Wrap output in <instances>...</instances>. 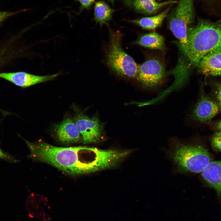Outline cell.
I'll list each match as a JSON object with an SVG mask.
<instances>
[{
    "label": "cell",
    "instance_id": "15",
    "mask_svg": "<svg viewBox=\"0 0 221 221\" xmlns=\"http://www.w3.org/2000/svg\"><path fill=\"white\" fill-rule=\"evenodd\" d=\"M135 44L149 48L164 51L165 49L164 37L156 32L145 34L135 42Z\"/></svg>",
    "mask_w": 221,
    "mask_h": 221
},
{
    "label": "cell",
    "instance_id": "2",
    "mask_svg": "<svg viewBox=\"0 0 221 221\" xmlns=\"http://www.w3.org/2000/svg\"><path fill=\"white\" fill-rule=\"evenodd\" d=\"M187 57L190 65L197 67L201 60L213 52L221 50V20L212 22L199 19L187 31Z\"/></svg>",
    "mask_w": 221,
    "mask_h": 221
},
{
    "label": "cell",
    "instance_id": "20",
    "mask_svg": "<svg viewBox=\"0 0 221 221\" xmlns=\"http://www.w3.org/2000/svg\"><path fill=\"white\" fill-rule=\"evenodd\" d=\"M17 12H8L0 11V23L9 17L17 13Z\"/></svg>",
    "mask_w": 221,
    "mask_h": 221
},
{
    "label": "cell",
    "instance_id": "13",
    "mask_svg": "<svg viewBox=\"0 0 221 221\" xmlns=\"http://www.w3.org/2000/svg\"><path fill=\"white\" fill-rule=\"evenodd\" d=\"M56 133L58 139L64 144L76 142L80 138V134L75 122L69 118L64 120L58 126Z\"/></svg>",
    "mask_w": 221,
    "mask_h": 221
},
{
    "label": "cell",
    "instance_id": "1",
    "mask_svg": "<svg viewBox=\"0 0 221 221\" xmlns=\"http://www.w3.org/2000/svg\"><path fill=\"white\" fill-rule=\"evenodd\" d=\"M29 157L50 164L72 175L92 173L93 158L91 148L84 146L62 147L43 142L26 141Z\"/></svg>",
    "mask_w": 221,
    "mask_h": 221
},
{
    "label": "cell",
    "instance_id": "19",
    "mask_svg": "<svg viewBox=\"0 0 221 221\" xmlns=\"http://www.w3.org/2000/svg\"><path fill=\"white\" fill-rule=\"evenodd\" d=\"M80 4L79 12L84 9H88L90 7L95 0H77Z\"/></svg>",
    "mask_w": 221,
    "mask_h": 221
},
{
    "label": "cell",
    "instance_id": "6",
    "mask_svg": "<svg viewBox=\"0 0 221 221\" xmlns=\"http://www.w3.org/2000/svg\"><path fill=\"white\" fill-rule=\"evenodd\" d=\"M165 75L162 63L157 59L151 58L139 66L135 78L145 87L151 88L159 84Z\"/></svg>",
    "mask_w": 221,
    "mask_h": 221
},
{
    "label": "cell",
    "instance_id": "23",
    "mask_svg": "<svg viewBox=\"0 0 221 221\" xmlns=\"http://www.w3.org/2000/svg\"><path fill=\"white\" fill-rule=\"evenodd\" d=\"M112 5H113L115 0H108Z\"/></svg>",
    "mask_w": 221,
    "mask_h": 221
},
{
    "label": "cell",
    "instance_id": "22",
    "mask_svg": "<svg viewBox=\"0 0 221 221\" xmlns=\"http://www.w3.org/2000/svg\"><path fill=\"white\" fill-rule=\"evenodd\" d=\"M216 128L221 131V121L218 122L216 125Z\"/></svg>",
    "mask_w": 221,
    "mask_h": 221
},
{
    "label": "cell",
    "instance_id": "24",
    "mask_svg": "<svg viewBox=\"0 0 221 221\" xmlns=\"http://www.w3.org/2000/svg\"><path fill=\"white\" fill-rule=\"evenodd\" d=\"M157 0L158 1H161V0Z\"/></svg>",
    "mask_w": 221,
    "mask_h": 221
},
{
    "label": "cell",
    "instance_id": "4",
    "mask_svg": "<svg viewBox=\"0 0 221 221\" xmlns=\"http://www.w3.org/2000/svg\"><path fill=\"white\" fill-rule=\"evenodd\" d=\"M194 1L177 0V5L168 15L169 28L178 40L185 56L188 52V29L195 20Z\"/></svg>",
    "mask_w": 221,
    "mask_h": 221
},
{
    "label": "cell",
    "instance_id": "18",
    "mask_svg": "<svg viewBox=\"0 0 221 221\" xmlns=\"http://www.w3.org/2000/svg\"><path fill=\"white\" fill-rule=\"evenodd\" d=\"M0 159H3L7 161L16 162L18 161L14 157L5 152L0 148Z\"/></svg>",
    "mask_w": 221,
    "mask_h": 221
},
{
    "label": "cell",
    "instance_id": "3",
    "mask_svg": "<svg viewBox=\"0 0 221 221\" xmlns=\"http://www.w3.org/2000/svg\"><path fill=\"white\" fill-rule=\"evenodd\" d=\"M167 155L178 172L183 173L202 172L211 162V156L203 146L172 139Z\"/></svg>",
    "mask_w": 221,
    "mask_h": 221
},
{
    "label": "cell",
    "instance_id": "17",
    "mask_svg": "<svg viewBox=\"0 0 221 221\" xmlns=\"http://www.w3.org/2000/svg\"><path fill=\"white\" fill-rule=\"evenodd\" d=\"M211 143L214 148L221 151V132H216L211 138Z\"/></svg>",
    "mask_w": 221,
    "mask_h": 221
},
{
    "label": "cell",
    "instance_id": "10",
    "mask_svg": "<svg viewBox=\"0 0 221 221\" xmlns=\"http://www.w3.org/2000/svg\"><path fill=\"white\" fill-rule=\"evenodd\" d=\"M123 2L129 8L145 15L156 14L163 7L177 2V1L173 0L161 2L156 0H123Z\"/></svg>",
    "mask_w": 221,
    "mask_h": 221
},
{
    "label": "cell",
    "instance_id": "21",
    "mask_svg": "<svg viewBox=\"0 0 221 221\" xmlns=\"http://www.w3.org/2000/svg\"><path fill=\"white\" fill-rule=\"evenodd\" d=\"M217 90L216 97L219 102V105L221 108V84H216Z\"/></svg>",
    "mask_w": 221,
    "mask_h": 221
},
{
    "label": "cell",
    "instance_id": "12",
    "mask_svg": "<svg viewBox=\"0 0 221 221\" xmlns=\"http://www.w3.org/2000/svg\"><path fill=\"white\" fill-rule=\"evenodd\" d=\"M201 175L205 182L214 188L218 196L221 198V160L211 161Z\"/></svg>",
    "mask_w": 221,
    "mask_h": 221
},
{
    "label": "cell",
    "instance_id": "16",
    "mask_svg": "<svg viewBox=\"0 0 221 221\" xmlns=\"http://www.w3.org/2000/svg\"><path fill=\"white\" fill-rule=\"evenodd\" d=\"M115 10L112 9L105 2L100 1L96 2L94 7V19L100 26L109 22L112 19Z\"/></svg>",
    "mask_w": 221,
    "mask_h": 221
},
{
    "label": "cell",
    "instance_id": "14",
    "mask_svg": "<svg viewBox=\"0 0 221 221\" xmlns=\"http://www.w3.org/2000/svg\"><path fill=\"white\" fill-rule=\"evenodd\" d=\"M172 5V4L168 6L164 10L157 15L128 21L139 25L143 29H154L161 25L165 18L168 16Z\"/></svg>",
    "mask_w": 221,
    "mask_h": 221
},
{
    "label": "cell",
    "instance_id": "11",
    "mask_svg": "<svg viewBox=\"0 0 221 221\" xmlns=\"http://www.w3.org/2000/svg\"><path fill=\"white\" fill-rule=\"evenodd\" d=\"M198 71L206 76H221V50L204 56L197 66Z\"/></svg>",
    "mask_w": 221,
    "mask_h": 221
},
{
    "label": "cell",
    "instance_id": "7",
    "mask_svg": "<svg viewBox=\"0 0 221 221\" xmlns=\"http://www.w3.org/2000/svg\"><path fill=\"white\" fill-rule=\"evenodd\" d=\"M75 123L84 143H96L100 141L103 127L97 118L79 114L75 118Z\"/></svg>",
    "mask_w": 221,
    "mask_h": 221
},
{
    "label": "cell",
    "instance_id": "8",
    "mask_svg": "<svg viewBox=\"0 0 221 221\" xmlns=\"http://www.w3.org/2000/svg\"><path fill=\"white\" fill-rule=\"evenodd\" d=\"M59 73L46 76H38L24 72H0V78L23 88L54 79Z\"/></svg>",
    "mask_w": 221,
    "mask_h": 221
},
{
    "label": "cell",
    "instance_id": "9",
    "mask_svg": "<svg viewBox=\"0 0 221 221\" xmlns=\"http://www.w3.org/2000/svg\"><path fill=\"white\" fill-rule=\"evenodd\" d=\"M219 107L215 102L202 93L192 112L191 118L201 122L208 121L218 113Z\"/></svg>",
    "mask_w": 221,
    "mask_h": 221
},
{
    "label": "cell",
    "instance_id": "5",
    "mask_svg": "<svg viewBox=\"0 0 221 221\" xmlns=\"http://www.w3.org/2000/svg\"><path fill=\"white\" fill-rule=\"evenodd\" d=\"M110 40L107 54V62L110 68L118 75L135 78L139 66L126 53L121 45L122 34L110 30Z\"/></svg>",
    "mask_w": 221,
    "mask_h": 221
}]
</instances>
